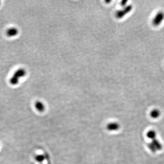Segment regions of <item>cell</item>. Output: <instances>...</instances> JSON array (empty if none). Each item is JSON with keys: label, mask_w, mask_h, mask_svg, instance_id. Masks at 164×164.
Here are the masks:
<instances>
[{"label": "cell", "mask_w": 164, "mask_h": 164, "mask_svg": "<svg viewBox=\"0 0 164 164\" xmlns=\"http://www.w3.org/2000/svg\"><path fill=\"white\" fill-rule=\"evenodd\" d=\"M18 33V30L16 28H11L8 29L6 31V35L8 37H13L17 35Z\"/></svg>", "instance_id": "obj_5"}, {"label": "cell", "mask_w": 164, "mask_h": 164, "mask_svg": "<svg viewBox=\"0 0 164 164\" xmlns=\"http://www.w3.org/2000/svg\"><path fill=\"white\" fill-rule=\"evenodd\" d=\"M119 128V125L117 123H109L107 125V129L110 131H116L118 130Z\"/></svg>", "instance_id": "obj_6"}, {"label": "cell", "mask_w": 164, "mask_h": 164, "mask_svg": "<svg viewBox=\"0 0 164 164\" xmlns=\"http://www.w3.org/2000/svg\"></svg>", "instance_id": "obj_12"}, {"label": "cell", "mask_w": 164, "mask_h": 164, "mask_svg": "<svg viewBox=\"0 0 164 164\" xmlns=\"http://www.w3.org/2000/svg\"><path fill=\"white\" fill-rule=\"evenodd\" d=\"M147 137L150 140H152L156 138V134L155 131L153 130H150L147 133Z\"/></svg>", "instance_id": "obj_9"}, {"label": "cell", "mask_w": 164, "mask_h": 164, "mask_svg": "<svg viewBox=\"0 0 164 164\" xmlns=\"http://www.w3.org/2000/svg\"><path fill=\"white\" fill-rule=\"evenodd\" d=\"M127 2H128V1H127V0H123L121 2V5H122L123 6H125Z\"/></svg>", "instance_id": "obj_11"}, {"label": "cell", "mask_w": 164, "mask_h": 164, "mask_svg": "<svg viewBox=\"0 0 164 164\" xmlns=\"http://www.w3.org/2000/svg\"><path fill=\"white\" fill-rule=\"evenodd\" d=\"M35 107L36 109L38 111L40 112L44 111L45 108L44 105L42 103V102L39 101L36 102L35 104Z\"/></svg>", "instance_id": "obj_7"}, {"label": "cell", "mask_w": 164, "mask_h": 164, "mask_svg": "<svg viewBox=\"0 0 164 164\" xmlns=\"http://www.w3.org/2000/svg\"><path fill=\"white\" fill-rule=\"evenodd\" d=\"M26 71L24 68H19L14 73L13 76L20 79L22 77H24L26 75Z\"/></svg>", "instance_id": "obj_4"}, {"label": "cell", "mask_w": 164, "mask_h": 164, "mask_svg": "<svg viewBox=\"0 0 164 164\" xmlns=\"http://www.w3.org/2000/svg\"><path fill=\"white\" fill-rule=\"evenodd\" d=\"M133 6L129 5L125 7H124L122 10H117L115 13V16L117 18H121L125 17L126 14L129 13L132 10Z\"/></svg>", "instance_id": "obj_3"}, {"label": "cell", "mask_w": 164, "mask_h": 164, "mask_svg": "<svg viewBox=\"0 0 164 164\" xmlns=\"http://www.w3.org/2000/svg\"><path fill=\"white\" fill-rule=\"evenodd\" d=\"M151 140V141L149 144L148 147L152 152H155L161 150L162 145L160 141L156 140V138Z\"/></svg>", "instance_id": "obj_1"}, {"label": "cell", "mask_w": 164, "mask_h": 164, "mask_svg": "<svg viewBox=\"0 0 164 164\" xmlns=\"http://www.w3.org/2000/svg\"><path fill=\"white\" fill-rule=\"evenodd\" d=\"M164 20V12L160 11L158 12L153 19L152 23L155 27L159 26Z\"/></svg>", "instance_id": "obj_2"}, {"label": "cell", "mask_w": 164, "mask_h": 164, "mask_svg": "<svg viewBox=\"0 0 164 164\" xmlns=\"http://www.w3.org/2000/svg\"><path fill=\"white\" fill-rule=\"evenodd\" d=\"M45 159V157L44 155L42 154H39L36 156L35 157V160L36 161L39 162H42Z\"/></svg>", "instance_id": "obj_10"}, {"label": "cell", "mask_w": 164, "mask_h": 164, "mask_svg": "<svg viewBox=\"0 0 164 164\" xmlns=\"http://www.w3.org/2000/svg\"><path fill=\"white\" fill-rule=\"evenodd\" d=\"M150 115L151 118L153 119H156L160 115V112L159 110L154 109L152 110L151 112H150Z\"/></svg>", "instance_id": "obj_8"}]
</instances>
